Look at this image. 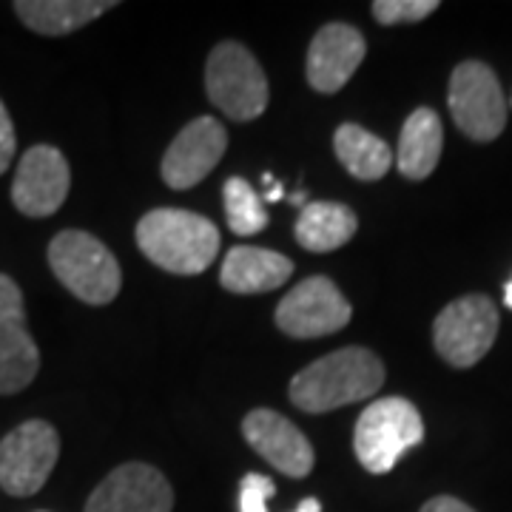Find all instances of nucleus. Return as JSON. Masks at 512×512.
<instances>
[{
	"label": "nucleus",
	"mask_w": 512,
	"mask_h": 512,
	"mask_svg": "<svg viewBox=\"0 0 512 512\" xmlns=\"http://www.w3.org/2000/svg\"><path fill=\"white\" fill-rule=\"evenodd\" d=\"M384 365L367 348H342L299 370L291 382V402L305 413H328L379 393Z\"/></svg>",
	"instance_id": "obj_1"
},
{
	"label": "nucleus",
	"mask_w": 512,
	"mask_h": 512,
	"mask_svg": "<svg viewBox=\"0 0 512 512\" xmlns=\"http://www.w3.org/2000/svg\"><path fill=\"white\" fill-rule=\"evenodd\" d=\"M137 245L168 274H202L220 251V231L211 220L183 208H157L137 222Z\"/></svg>",
	"instance_id": "obj_2"
},
{
	"label": "nucleus",
	"mask_w": 512,
	"mask_h": 512,
	"mask_svg": "<svg viewBox=\"0 0 512 512\" xmlns=\"http://www.w3.org/2000/svg\"><path fill=\"white\" fill-rule=\"evenodd\" d=\"M424 441V421L416 404L402 396H387L367 404L356 421L353 450L367 473L382 476L390 473L404 453Z\"/></svg>",
	"instance_id": "obj_3"
},
{
	"label": "nucleus",
	"mask_w": 512,
	"mask_h": 512,
	"mask_svg": "<svg viewBox=\"0 0 512 512\" xmlns=\"http://www.w3.org/2000/svg\"><path fill=\"white\" fill-rule=\"evenodd\" d=\"M55 276L86 305H109L117 299L123 274L109 248L86 231H63L49 245Z\"/></svg>",
	"instance_id": "obj_4"
},
{
	"label": "nucleus",
	"mask_w": 512,
	"mask_h": 512,
	"mask_svg": "<svg viewBox=\"0 0 512 512\" xmlns=\"http://www.w3.org/2000/svg\"><path fill=\"white\" fill-rule=\"evenodd\" d=\"M205 89L217 109L237 120L248 123L268 109V80L256 57L234 40L220 43L205 66Z\"/></svg>",
	"instance_id": "obj_5"
},
{
	"label": "nucleus",
	"mask_w": 512,
	"mask_h": 512,
	"mask_svg": "<svg viewBox=\"0 0 512 512\" xmlns=\"http://www.w3.org/2000/svg\"><path fill=\"white\" fill-rule=\"evenodd\" d=\"M447 106L456 126L476 143L501 137L507 126V100L495 72L481 60L458 63L450 77Z\"/></svg>",
	"instance_id": "obj_6"
},
{
	"label": "nucleus",
	"mask_w": 512,
	"mask_h": 512,
	"mask_svg": "<svg viewBox=\"0 0 512 512\" xmlns=\"http://www.w3.org/2000/svg\"><path fill=\"white\" fill-rule=\"evenodd\" d=\"M498 322V308L484 293H470L450 302L433 325L439 356L453 367L478 365L495 345Z\"/></svg>",
	"instance_id": "obj_7"
},
{
	"label": "nucleus",
	"mask_w": 512,
	"mask_h": 512,
	"mask_svg": "<svg viewBox=\"0 0 512 512\" xmlns=\"http://www.w3.org/2000/svg\"><path fill=\"white\" fill-rule=\"evenodd\" d=\"M60 458V436L43 419L23 421L0 441V487L15 498L43 490Z\"/></svg>",
	"instance_id": "obj_8"
},
{
	"label": "nucleus",
	"mask_w": 512,
	"mask_h": 512,
	"mask_svg": "<svg viewBox=\"0 0 512 512\" xmlns=\"http://www.w3.org/2000/svg\"><path fill=\"white\" fill-rule=\"evenodd\" d=\"M353 308L328 276H311L285 293L276 308V328L293 339H316L342 330Z\"/></svg>",
	"instance_id": "obj_9"
},
{
	"label": "nucleus",
	"mask_w": 512,
	"mask_h": 512,
	"mask_svg": "<svg viewBox=\"0 0 512 512\" xmlns=\"http://www.w3.org/2000/svg\"><path fill=\"white\" fill-rule=\"evenodd\" d=\"M40 350L26 325V305L18 282L0 274V396H12L35 382Z\"/></svg>",
	"instance_id": "obj_10"
},
{
	"label": "nucleus",
	"mask_w": 512,
	"mask_h": 512,
	"mask_svg": "<svg viewBox=\"0 0 512 512\" xmlns=\"http://www.w3.org/2000/svg\"><path fill=\"white\" fill-rule=\"evenodd\" d=\"M72 168L55 146H35L20 157L12 202L23 217H52L69 197Z\"/></svg>",
	"instance_id": "obj_11"
},
{
	"label": "nucleus",
	"mask_w": 512,
	"mask_h": 512,
	"mask_svg": "<svg viewBox=\"0 0 512 512\" xmlns=\"http://www.w3.org/2000/svg\"><path fill=\"white\" fill-rule=\"evenodd\" d=\"M171 507L168 478L140 461L111 470L86 501V512H171Z\"/></svg>",
	"instance_id": "obj_12"
},
{
	"label": "nucleus",
	"mask_w": 512,
	"mask_h": 512,
	"mask_svg": "<svg viewBox=\"0 0 512 512\" xmlns=\"http://www.w3.org/2000/svg\"><path fill=\"white\" fill-rule=\"evenodd\" d=\"M228 148V134L214 117H197L174 137L163 157V180L174 191L202 183Z\"/></svg>",
	"instance_id": "obj_13"
},
{
	"label": "nucleus",
	"mask_w": 512,
	"mask_h": 512,
	"mask_svg": "<svg viewBox=\"0 0 512 512\" xmlns=\"http://www.w3.org/2000/svg\"><path fill=\"white\" fill-rule=\"evenodd\" d=\"M242 436L271 467L285 476L305 478L313 470V447L305 433L274 410L259 407L242 421Z\"/></svg>",
	"instance_id": "obj_14"
},
{
	"label": "nucleus",
	"mask_w": 512,
	"mask_h": 512,
	"mask_svg": "<svg viewBox=\"0 0 512 512\" xmlns=\"http://www.w3.org/2000/svg\"><path fill=\"white\" fill-rule=\"evenodd\" d=\"M365 55L367 43L359 29L348 23H328L316 32L308 49V83L316 92L336 94L345 89V83L362 66Z\"/></svg>",
	"instance_id": "obj_15"
},
{
	"label": "nucleus",
	"mask_w": 512,
	"mask_h": 512,
	"mask_svg": "<svg viewBox=\"0 0 512 512\" xmlns=\"http://www.w3.org/2000/svg\"><path fill=\"white\" fill-rule=\"evenodd\" d=\"M293 274V262L288 256L254 248V245H237L231 248L222 262L220 282L231 293H265L285 285Z\"/></svg>",
	"instance_id": "obj_16"
},
{
	"label": "nucleus",
	"mask_w": 512,
	"mask_h": 512,
	"mask_svg": "<svg viewBox=\"0 0 512 512\" xmlns=\"http://www.w3.org/2000/svg\"><path fill=\"white\" fill-rule=\"evenodd\" d=\"M441 146H444V128L439 114L421 106L404 120L393 163L399 165L407 180H427L439 165Z\"/></svg>",
	"instance_id": "obj_17"
},
{
	"label": "nucleus",
	"mask_w": 512,
	"mask_h": 512,
	"mask_svg": "<svg viewBox=\"0 0 512 512\" xmlns=\"http://www.w3.org/2000/svg\"><path fill=\"white\" fill-rule=\"evenodd\" d=\"M114 6L117 3H103V0H18L15 12L23 20V26H29L37 35L63 37L89 26Z\"/></svg>",
	"instance_id": "obj_18"
},
{
	"label": "nucleus",
	"mask_w": 512,
	"mask_h": 512,
	"mask_svg": "<svg viewBox=\"0 0 512 512\" xmlns=\"http://www.w3.org/2000/svg\"><path fill=\"white\" fill-rule=\"evenodd\" d=\"M356 231L359 220L342 202H308L296 220V242L313 254H330L348 245Z\"/></svg>",
	"instance_id": "obj_19"
},
{
	"label": "nucleus",
	"mask_w": 512,
	"mask_h": 512,
	"mask_svg": "<svg viewBox=\"0 0 512 512\" xmlns=\"http://www.w3.org/2000/svg\"><path fill=\"white\" fill-rule=\"evenodd\" d=\"M333 148L339 163L345 165V171L353 174L356 180H382L384 174L393 168V148L384 143L382 137L370 134L356 123H345L336 128Z\"/></svg>",
	"instance_id": "obj_20"
},
{
	"label": "nucleus",
	"mask_w": 512,
	"mask_h": 512,
	"mask_svg": "<svg viewBox=\"0 0 512 512\" xmlns=\"http://www.w3.org/2000/svg\"><path fill=\"white\" fill-rule=\"evenodd\" d=\"M225 197V214H228V228L237 237H254L268 225V211L259 200L254 188L242 177H228L222 185Z\"/></svg>",
	"instance_id": "obj_21"
},
{
	"label": "nucleus",
	"mask_w": 512,
	"mask_h": 512,
	"mask_svg": "<svg viewBox=\"0 0 512 512\" xmlns=\"http://www.w3.org/2000/svg\"><path fill=\"white\" fill-rule=\"evenodd\" d=\"M439 9V0H376L373 18L382 26H399V23H419L430 18Z\"/></svg>",
	"instance_id": "obj_22"
},
{
	"label": "nucleus",
	"mask_w": 512,
	"mask_h": 512,
	"mask_svg": "<svg viewBox=\"0 0 512 512\" xmlns=\"http://www.w3.org/2000/svg\"><path fill=\"white\" fill-rule=\"evenodd\" d=\"M276 495V484L268 476L248 473L239 484V512H268V501Z\"/></svg>",
	"instance_id": "obj_23"
},
{
	"label": "nucleus",
	"mask_w": 512,
	"mask_h": 512,
	"mask_svg": "<svg viewBox=\"0 0 512 512\" xmlns=\"http://www.w3.org/2000/svg\"><path fill=\"white\" fill-rule=\"evenodd\" d=\"M15 148H18V137H15V126H12V117L0 100V174L9 171L12 157H15Z\"/></svg>",
	"instance_id": "obj_24"
},
{
	"label": "nucleus",
	"mask_w": 512,
	"mask_h": 512,
	"mask_svg": "<svg viewBox=\"0 0 512 512\" xmlns=\"http://www.w3.org/2000/svg\"><path fill=\"white\" fill-rule=\"evenodd\" d=\"M421 512H476L473 507H467L464 501H458L453 495H436V498H430Z\"/></svg>",
	"instance_id": "obj_25"
},
{
	"label": "nucleus",
	"mask_w": 512,
	"mask_h": 512,
	"mask_svg": "<svg viewBox=\"0 0 512 512\" xmlns=\"http://www.w3.org/2000/svg\"><path fill=\"white\" fill-rule=\"evenodd\" d=\"M293 512H322V504H319L316 498H305Z\"/></svg>",
	"instance_id": "obj_26"
},
{
	"label": "nucleus",
	"mask_w": 512,
	"mask_h": 512,
	"mask_svg": "<svg viewBox=\"0 0 512 512\" xmlns=\"http://www.w3.org/2000/svg\"><path fill=\"white\" fill-rule=\"evenodd\" d=\"M282 194H285V191H282V185H268V194H265V200L268 202H279L282 200Z\"/></svg>",
	"instance_id": "obj_27"
},
{
	"label": "nucleus",
	"mask_w": 512,
	"mask_h": 512,
	"mask_svg": "<svg viewBox=\"0 0 512 512\" xmlns=\"http://www.w3.org/2000/svg\"><path fill=\"white\" fill-rule=\"evenodd\" d=\"M504 302H507V308L512 311V279L507 282V288H504Z\"/></svg>",
	"instance_id": "obj_28"
}]
</instances>
